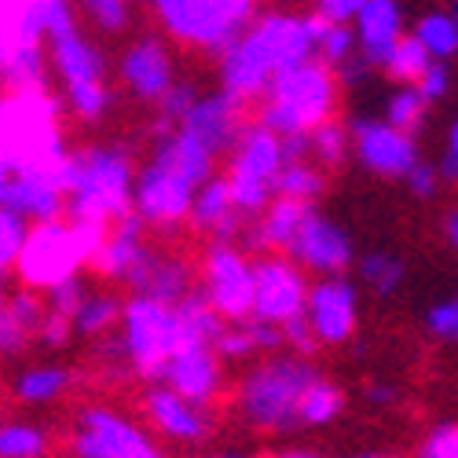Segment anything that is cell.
<instances>
[{
	"label": "cell",
	"instance_id": "6da1fadb",
	"mask_svg": "<svg viewBox=\"0 0 458 458\" xmlns=\"http://www.w3.org/2000/svg\"><path fill=\"white\" fill-rule=\"evenodd\" d=\"M323 22L316 15L268 12L253 15L246 30L220 52V89L239 99H260L276 73L316 59V37Z\"/></svg>",
	"mask_w": 458,
	"mask_h": 458
},
{
	"label": "cell",
	"instance_id": "7a4b0ae2",
	"mask_svg": "<svg viewBox=\"0 0 458 458\" xmlns=\"http://www.w3.org/2000/svg\"><path fill=\"white\" fill-rule=\"evenodd\" d=\"M216 173V155L191 132H155V150L132 176V213L147 227H176L187 220L195 191Z\"/></svg>",
	"mask_w": 458,
	"mask_h": 458
},
{
	"label": "cell",
	"instance_id": "3957f363",
	"mask_svg": "<svg viewBox=\"0 0 458 458\" xmlns=\"http://www.w3.org/2000/svg\"><path fill=\"white\" fill-rule=\"evenodd\" d=\"M132 176L136 162L129 147L92 143L78 155H66L59 169L63 187V216L92 227H106L132 206Z\"/></svg>",
	"mask_w": 458,
	"mask_h": 458
},
{
	"label": "cell",
	"instance_id": "277c9868",
	"mask_svg": "<svg viewBox=\"0 0 458 458\" xmlns=\"http://www.w3.org/2000/svg\"><path fill=\"white\" fill-rule=\"evenodd\" d=\"M316 374L319 367L304 356H264L242 374L235 389L239 418L257 433H272V437L293 433L301 393L309 389Z\"/></svg>",
	"mask_w": 458,
	"mask_h": 458
},
{
	"label": "cell",
	"instance_id": "5b68a950",
	"mask_svg": "<svg viewBox=\"0 0 458 458\" xmlns=\"http://www.w3.org/2000/svg\"><path fill=\"white\" fill-rule=\"evenodd\" d=\"M337 78L319 59H304L283 73H276L272 85L260 92L257 122L272 129L276 136L312 132L337 110Z\"/></svg>",
	"mask_w": 458,
	"mask_h": 458
},
{
	"label": "cell",
	"instance_id": "8992f818",
	"mask_svg": "<svg viewBox=\"0 0 458 458\" xmlns=\"http://www.w3.org/2000/svg\"><path fill=\"white\" fill-rule=\"evenodd\" d=\"M122 334L114 330L103 337V352L110 360L125 363L136 377L150 381L155 386L165 360L187 345L183 341V330H180V319H176V309L165 301H155V297H140L132 293L125 304H122Z\"/></svg>",
	"mask_w": 458,
	"mask_h": 458
},
{
	"label": "cell",
	"instance_id": "52a82bcc",
	"mask_svg": "<svg viewBox=\"0 0 458 458\" xmlns=\"http://www.w3.org/2000/svg\"><path fill=\"white\" fill-rule=\"evenodd\" d=\"M99 239H103V227L70 220V216L30 224V235H26L22 253L15 260V272H19L26 290L45 293L48 286L78 276L92 260Z\"/></svg>",
	"mask_w": 458,
	"mask_h": 458
},
{
	"label": "cell",
	"instance_id": "ba28073f",
	"mask_svg": "<svg viewBox=\"0 0 458 458\" xmlns=\"http://www.w3.org/2000/svg\"><path fill=\"white\" fill-rule=\"evenodd\" d=\"M283 169V150H279V136L272 129H264L260 122H246L239 140L227 150V195L232 206L239 209V216L253 220L264 213L276 199V176Z\"/></svg>",
	"mask_w": 458,
	"mask_h": 458
},
{
	"label": "cell",
	"instance_id": "9c48e42d",
	"mask_svg": "<svg viewBox=\"0 0 458 458\" xmlns=\"http://www.w3.org/2000/svg\"><path fill=\"white\" fill-rule=\"evenodd\" d=\"M147 8L169 37L213 55H220L253 19V12L235 0H147Z\"/></svg>",
	"mask_w": 458,
	"mask_h": 458
},
{
	"label": "cell",
	"instance_id": "30bf717a",
	"mask_svg": "<svg viewBox=\"0 0 458 458\" xmlns=\"http://www.w3.org/2000/svg\"><path fill=\"white\" fill-rule=\"evenodd\" d=\"M70 458H169L132 418L114 407H85L70 433Z\"/></svg>",
	"mask_w": 458,
	"mask_h": 458
},
{
	"label": "cell",
	"instance_id": "8fae6325",
	"mask_svg": "<svg viewBox=\"0 0 458 458\" xmlns=\"http://www.w3.org/2000/svg\"><path fill=\"white\" fill-rule=\"evenodd\" d=\"M224 323H242L253 309V260L235 242H213L202 257V290Z\"/></svg>",
	"mask_w": 458,
	"mask_h": 458
},
{
	"label": "cell",
	"instance_id": "7c38bea8",
	"mask_svg": "<svg viewBox=\"0 0 458 458\" xmlns=\"http://www.w3.org/2000/svg\"><path fill=\"white\" fill-rule=\"evenodd\" d=\"M286 257L297 264L304 276H316V279L345 276L356 264V242L337 220H330L327 213L309 206L304 216H301L297 235L286 246Z\"/></svg>",
	"mask_w": 458,
	"mask_h": 458
},
{
	"label": "cell",
	"instance_id": "4fadbf2b",
	"mask_svg": "<svg viewBox=\"0 0 458 458\" xmlns=\"http://www.w3.org/2000/svg\"><path fill=\"white\" fill-rule=\"evenodd\" d=\"M309 276L286 253H260L253 260V309L250 319L283 327L304 312Z\"/></svg>",
	"mask_w": 458,
	"mask_h": 458
},
{
	"label": "cell",
	"instance_id": "5bb4252c",
	"mask_svg": "<svg viewBox=\"0 0 458 458\" xmlns=\"http://www.w3.org/2000/svg\"><path fill=\"white\" fill-rule=\"evenodd\" d=\"M301 316L309 323L319 349L345 345L360 327V286L349 276H323L309 283V297H304Z\"/></svg>",
	"mask_w": 458,
	"mask_h": 458
},
{
	"label": "cell",
	"instance_id": "9a60e30c",
	"mask_svg": "<svg viewBox=\"0 0 458 458\" xmlns=\"http://www.w3.org/2000/svg\"><path fill=\"white\" fill-rule=\"evenodd\" d=\"M150 253H155V246L147 242V224L129 209L122 213L118 220H110L103 227V239L92 253V272L106 283H118V286H136V279L143 276Z\"/></svg>",
	"mask_w": 458,
	"mask_h": 458
},
{
	"label": "cell",
	"instance_id": "2e32d148",
	"mask_svg": "<svg viewBox=\"0 0 458 458\" xmlns=\"http://www.w3.org/2000/svg\"><path fill=\"white\" fill-rule=\"evenodd\" d=\"M349 143L363 169H370L381 180H403L411 165L418 162V143L414 136L393 129L386 118H360L349 122Z\"/></svg>",
	"mask_w": 458,
	"mask_h": 458
},
{
	"label": "cell",
	"instance_id": "e0dca14e",
	"mask_svg": "<svg viewBox=\"0 0 458 458\" xmlns=\"http://www.w3.org/2000/svg\"><path fill=\"white\" fill-rule=\"evenodd\" d=\"M158 381L165 389H173L176 396L199 403V407H213L224 393V360L213 352V345H202V341H187V345H180Z\"/></svg>",
	"mask_w": 458,
	"mask_h": 458
},
{
	"label": "cell",
	"instance_id": "ac0fdd59",
	"mask_svg": "<svg viewBox=\"0 0 458 458\" xmlns=\"http://www.w3.org/2000/svg\"><path fill=\"white\" fill-rule=\"evenodd\" d=\"M140 407H143V418L150 422V429L158 437H165L169 444L195 447V444H206L213 437V407H199V403L176 396L173 389L162 386V381L147 386Z\"/></svg>",
	"mask_w": 458,
	"mask_h": 458
},
{
	"label": "cell",
	"instance_id": "d6986e66",
	"mask_svg": "<svg viewBox=\"0 0 458 458\" xmlns=\"http://www.w3.org/2000/svg\"><path fill=\"white\" fill-rule=\"evenodd\" d=\"M242 125H246V99L224 92V89L209 92V96H199L195 106L187 110V118L180 122V129L191 132L202 147H209L216 158L232 150Z\"/></svg>",
	"mask_w": 458,
	"mask_h": 458
},
{
	"label": "cell",
	"instance_id": "ffe728a7",
	"mask_svg": "<svg viewBox=\"0 0 458 458\" xmlns=\"http://www.w3.org/2000/svg\"><path fill=\"white\" fill-rule=\"evenodd\" d=\"M118 78L136 99L158 103L176 81V59L162 37H140L136 45L125 48L118 63Z\"/></svg>",
	"mask_w": 458,
	"mask_h": 458
},
{
	"label": "cell",
	"instance_id": "44dd1931",
	"mask_svg": "<svg viewBox=\"0 0 458 458\" xmlns=\"http://www.w3.org/2000/svg\"><path fill=\"white\" fill-rule=\"evenodd\" d=\"M352 33H356V52L374 70H381V63L389 59L396 41L407 33V19H403L400 0H363L360 15L352 19Z\"/></svg>",
	"mask_w": 458,
	"mask_h": 458
},
{
	"label": "cell",
	"instance_id": "7402d4cb",
	"mask_svg": "<svg viewBox=\"0 0 458 458\" xmlns=\"http://www.w3.org/2000/svg\"><path fill=\"white\" fill-rule=\"evenodd\" d=\"M0 206L19 213L30 224L41 220H55L63 216V187H59V173H8L4 180V195Z\"/></svg>",
	"mask_w": 458,
	"mask_h": 458
},
{
	"label": "cell",
	"instance_id": "603a6c76",
	"mask_svg": "<svg viewBox=\"0 0 458 458\" xmlns=\"http://www.w3.org/2000/svg\"><path fill=\"white\" fill-rule=\"evenodd\" d=\"M187 220L195 224V232H206L213 242H235L239 232H242V216L239 209L232 206V195H227V183L224 176H209L195 199H191V209H187Z\"/></svg>",
	"mask_w": 458,
	"mask_h": 458
},
{
	"label": "cell",
	"instance_id": "cb8c5ba5",
	"mask_svg": "<svg viewBox=\"0 0 458 458\" xmlns=\"http://www.w3.org/2000/svg\"><path fill=\"white\" fill-rule=\"evenodd\" d=\"M309 206L301 202H290V199H272L264 206L260 216H253V227L246 235V250L250 253H286L290 239L297 235L301 227V216Z\"/></svg>",
	"mask_w": 458,
	"mask_h": 458
},
{
	"label": "cell",
	"instance_id": "d4e9b609",
	"mask_svg": "<svg viewBox=\"0 0 458 458\" xmlns=\"http://www.w3.org/2000/svg\"><path fill=\"white\" fill-rule=\"evenodd\" d=\"M191 290H195V272H191V264L176 253H158V250L150 253L143 276L132 286V293L155 297V301H165V304L183 301Z\"/></svg>",
	"mask_w": 458,
	"mask_h": 458
},
{
	"label": "cell",
	"instance_id": "484cf974",
	"mask_svg": "<svg viewBox=\"0 0 458 458\" xmlns=\"http://www.w3.org/2000/svg\"><path fill=\"white\" fill-rule=\"evenodd\" d=\"M283 349V334L272 323L260 319H242V323H224V330L213 341V352L220 360H253L264 352H279Z\"/></svg>",
	"mask_w": 458,
	"mask_h": 458
},
{
	"label": "cell",
	"instance_id": "4316f807",
	"mask_svg": "<svg viewBox=\"0 0 458 458\" xmlns=\"http://www.w3.org/2000/svg\"><path fill=\"white\" fill-rule=\"evenodd\" d=\"M341 411H345V393H341L330 377H323V370L309 381V389L301 393L297 403V429H323L330 422H337Z\"/></svg>",
	"mask_w": 458,
	"mask_h": 458
},
{
	"label": "cell",
	"instance_id": "83f0119b",
	"mask_svg": "<svg viewBox=\"0 0 458 458\" xmlns=\"http://www.w3.org/2000/svg\"><path fill=\"white\" fill-rule=\"evenodd\" d=\"M122 304L125 301L114 290H89L70 319V330L81 334V337H106L122 323Z\"/></svg>",
	"mask_w": 458,
	"mask_h": 458
},
{
	"label": "cell",
	"instance_id": "f1b7e54d",
	"mask_svg": "<svg viewBox=\"0 0 458 458\" xmlns=\"http://www.w3.org/2000/svg\"><path fill=\"white\" fill-rule=\"evenodd\" d=\"M66 389H70V370L59 363H37L15 377V400L30 403V407L59 403L66 396Z\"/></svg>",
	"mask_w": 458,
	"mask_h": 458
},
{
	"label": "cell",
	"instance_id": "f546056e",
	"mask_svg": "<svg viewBox=\"0 0 458 458\" xmlns=\"http://www.w3.org/2000/svg\"><path fill=\"white\" fill-rule=\"evenodd\" d=\"M356 276H360V286H367L374 297H393L407 283V264L389 250H374L356 257Z\"/></svg>",
	"mask_w": 458,
	"mask_h": 458
},
{
	"label": "cell",
	"instance_id": "4dcf8cb0",
	"mask_svg": "<svg viewBox=\"0 0 458 458\" xmlns=\"http://www.w3.org/2000/svg\"><path fill=\"white\" fill-rule=\"evenodd\" d=\"M327 191V173L316 162H283L276 176V199H290L301 206H316Z\"/></svg>",
	"mask_w": 458,
	"mask_h": 458
},
{
	"label": "cell",
	"instance_id": "1f68e13d",
	"mask_svg": "<svg viewBox=\"0 0 458 458\" xmlns=\"http://www.w3.org/2000/svg\"><path fill=\"white\" fill-rule=\"evenodd\" d=\"M414 41L422 45V52L429 55V59H444V63H451L454 59V52H458V19H454V12H426L422 19L414 22Z\"/></svg>",
	"mask_w": 458,
	"mask_h": 458
},
{
	"label": "cell",
	"instance_id": "d6a6232c",
	"mask_svg": "<svg viewBox=\"0 0 458 458\" xmlns=\"http://www.w3.org/2000/svg\"><path fill=\"white\" fill-rule=\"evenodd\" d=\"M176 309V319H180V330H183V341H202V345H213L216 334L224 330V319L206 304V297L199 290H191L183 301L173 304Z\"/></svg>",
	"mask_w": 458,
	"mask_h": 458
},
{
	"label": "cell",
	"instance_id": "836d02e7",
	"mask_svg": "<svg viewBox=\"0 0 458 458\" xmlns=\"http://www.w3.org/2000/svg\"><path fill=\"white\" fill-rule=\"evenodd\" d=\"M349 155H352V143H349V125L345 122L327 118L323 125H316L309 132V158L319 169H337Z\"/></svg>",
	"mask_w": 458,
	"mask_h": 458
},
{
	"label": "cell",
	"instance_id": "e575fe53",
	"mask_svg": "<svg viewBox=\"0 0 458 458\" xmlns=\"http://www.w3.org/2000/svg\"><path fill=\"white\" fill-rule=\"evenodd\" d=\"M52 440L33 422H0V458H48Z\"/></svg>",
	"mask_w": 458,
	"mask_h": 458
},
{
	"label": "cell",
	"instance_id": "d590c367",
	"mask_svg": "<svg viewBox=\"0 0 458 458\" xmlns=\"http://www.w3.org/2000/svg\"><path fill=\"white\" fill-rule=\"evenodd\" d=\"M426 63H429V55L422 52V45H418L411 33H403L396 41V48L389 52V59L381 63V70H386V78L396 85H414L418 73L426 70Z\"/></svg>",
	"mask_w": 458,
	"mask_h": 458
},
{
	"label": "cell",
	"instance_id": "8d00e7d4",
	"mask_svg": "<svg viewBox=\"0 0 458 458\" xmlns=\"http://www.w3.org/2000/svg\"><path fill=\"white\" fill-rule=\"evenodd\" d=\"M426 110H429V106L422 103V96H418L411 85H403V89L393 92L389 103H386V122H389L393 129L414 136L418 129H422V122H426Z\"/></svg>",
	"mask_w": 458,
	"mask_h": 458
},
{
	"label": "cell",
	"instance_id": "74e56055",
	"mask_svg": "<svg viewBox=\"0 0 458 458\" xmlns=\"http://www.w3.org/2000/svg\"><path fill=\"white\" fill-rule=\"evenodd\" d=\"M26 235H30V220L0 206V279H8V272H15Z\"/></svg>",
	"mask_w": 458,
	"mask_h": 458
},
{
	"label": "cell",
	"instance_id": "f35d334b",
	"mask_svg": "<svg viewBox=\"0 0 458 458\" xmlns=\"http://www.w3.org/2000/svg\"><path fill=\"white\" fill-rule=\"evenodd\" d=\"M352 55H356V33H352V26H327L323 22V30L316 37V59L323 66L337 70L341 63L352 59Z\"/></svg>",
	"mask_w": 458,
	"mask_h": 458
},
{
	"label": "cell",
	"instance_id": "ab89813d",
	"mask_svg": "<svg viewBox=\"0 0 458 458\" xmlns=\"http://www.w3.org/2000/svg\"><path fill=\"white\" fill-rule=\"evenodd\" d=\"M66 106L73 118H81V122H103L110 106H114V92L110 85H92V89H78V92H66L63 96Z\"/></svg>",
	"mask_w": 458,
	"mask_h": 458
},
{
	"label": "cell",
	"instance_id": "60d3db41",
	"mask_svg": "<svg viewBox=\"0 0 458 458\" xmlns=\"http://www.w3.org/2000/svg\"><path fill=\"white\" fill-rule=\"evenodd\" d=\"M89 290H92L89 279L78 272V276H70V279L48 286L41 297H45V309H48V312H55V316H63V319H73V312H78V304L85 301Z\"/></svg>",
	"mask_w": 458,
	"mask_h": 458
},
{
	"label": "cell",
	"instance_id": "b9f144b4",
	"mask_svg": "<svg viewBox=\"0 0 458 458\" xmlns=\"http://www.w3.org/2000/svg\"><path fill=\"white\" fill-rule=\"evenodd\" d=\"M195 99H199L195 85H187V81H173V89L155 103V106H158V125H155V132L176 129V125L187 118V110L195 106Z\"/></svg>",
	"mask_w": 458,
	"mask_h": 458
},
{
	"label": "cell",
	"instance_id": "7bdbcfd3",
	"mask_svg": "<svg viewBox=\"0 0 458 458\" xmlns=\"http://www.w3.org/2000/svg\"><path fill=\"white\" fill-rule=\"evenodd\" d=\"M85 19L99 30V33H122L129 30V0H81Z\"/></svg>",
	"mask_w": 458,
	"mask_h": 458
},
{
	"label": "cell",
	"instance_id": "ee69618b",
	"mask_svg": "<svg viewBox=\"0 0 458 458\" xmlns=\"http://www.w3.org/2000/svg\"><path fill=\"white\" fill-rule=\"evenodd\" d=\"M451 85H454V78H451V63H444V59H429L426 70L418 73V81H414L411 89L422 96L426 106H437L440 99L451 96Z\"/></svg>",
	"mask_w": 458,
	"mask_h": 458
},
{
	"label": "cell",
	"instance_id": "f6af8a7d",
	"mask_svg": "<svg viewBox=\"0 0 458 458\" xmlns=\"http://www.w3.org/2000/svg\"><path fill=\"white\" fill-rule=\"evenodd\" d=\"M426 330L433 341H440V345H454V337H458V301L454 297L437 301L426 312Z\"/></svg>",
	"mask_w": 458,
	"mask_h": 458
},
{
	"label": "cell",
	"instance_id": "bcb514c9",
	"mask_svg": "<svg viewBox=\"0 0 458 458\" xmlns=\"http://www.w3.org/2000/svg\"><path fill=\"white\" fill-rule=\"evenodd\" d=\"M414 458H458V426L454 422H437L426 440L418 444Z\"/></svg>",
	"mask_w": 458,
	"mask_h": 458
},
{
	"label": "cell",
	"instance_id": "7dc6e473",
	"mask_svg": "<svg viewBox=\"0 0 458 458\" xmlns=\"http://www.w3.org/2000/svg\"><path fill=\"white\" fill-rule=\"evenodd\" d=\"M403 183H407V191H411L418 202H433V199L440 195V183H444V180L437 176V169H433L429 162L418 158V162L411 165V173L403 176Z\"/></svg>",
	"mask_w": 458,
	"mask_h": 458
},
{
	"label": "cell",
	"instance_id": "c3c4849f",
	"mask_svg": "<svg viewBox=\"0 0 458 458\" xmlns=\"http://www.w3.org/2000/svg\"><path fill=\"white\" fill-rule=\"evenodd\" d=\"M279 334H283V345H286V349H293V356L312 360V356L319 352V345H316V337H312L309 323H304V316H297V319L283 323V327H279Z\"/></svg>",
	"mask_w": 458,
	"mask_h": 458
},
{
	"label": "cell",
	"instance_id": "681fc988",
	"mask_svg": "<svg viewBox=\"0 0 458 458\" xmlns=\"http://www.w3.org/2000/svg\"><path fill=\"white\" fill-rule=\"evenodd\" d=\"M363 0H316V19L327 26H352V19L360 15Z\"/></svg>",
	"mask_w": 458,
	"mask_h": 458
},
{
	"label": "cell",
	"instance_id": "f907efd6",
	"mask_svg": "<svg viewBox=\"0 0 458 458\" xmlns=\"http://www.w3.org/2000/svg\"><path fill=\"white\" fill-rule=\"evenodd\" d=\"M70 319H63V316H55V312H48L45 309V319H41V327H37V345H41V349H52V352H59L63 345H66V341H70Z\"/></svg>",
	"mask_w": 458,
	"mask_h": 458
},
{
	"label": "cell",
	"instance_id": "816d5d0a",
	"mask_svg": "<svg viewBox=\"0 0 458 458\" xmlns=\"http://www.w3.org/2000/svg\"><path fill=\"white\" fill-rule=\"evenodd\" d=\"M437 176L444 183H454L458 180V122L451 118L447 129H444V147H440V158H437Z\"/></svg>",
	"mask_w": 458,
	"mask_h": 458
},
{
	"label": "cell",
	"instance_id": "f5cc1de1",
	"mask_svg": "<svg viewBox=\"0 0 458 458\" xmlns=\"http://www.w3.org/2000/svg\"><path fill=\"white\" fill-rule=\"evenodd\" d=\"M374 73V66L356 52L352 59H345L337 70H334V78H337V85H349V89H360V85H367V78Z\"/></svg>",
	"mask_w": 458,
	"mask_h": 458
},
{
	"label": "cell",
	"instance_id": "db71d44e",
	"mask_svg": "<svg viewBox=\"0 0 458 458\" xmlns=\"http://www.w3.org/2000/svg\"><path fill=\"white\" fill-rule=\"evenodd\" d=\"M367 403L370 407H393V403H400V389L393 386V381H370L367 386Z\"/></svg>",
	"mask_w": 458,
	"mask_h": 458
},
{
	"label": "cell",
	"instance_id": "11a10c76",
	"mask_svg": "<svg viewBox=\"0 0 458 458\" xmlns=\"http://www.w3.org/2000/svg\"><path fill=\"white\" fill-rule=\"evenodd\" d=\"M15 45L12 33V0H0V52H8Z\"/></svg>",
	"mask_w": 458,
	"mask_h": 458
},
{
	"label": "cell",
	"instance_id": "9f6ffc18",
	"mask_svg": "<svg viewBox=\"0 0 458 458\" xmlns=\"http://www.w3.org/2000/svg\"><path fill=\"white\" fill-rule=\"evenodd\" d=\"M444 242L447 246H458V209H447L444 213Z\"/></svg>",
	"mask_w": 458,
	"mask_h": 458
},
{
	"label": "cell",
	"instance_id": "6f0895ef",
	"mask_svg": "<svg viewBox=\"0 0 458 458\" xmlns=\"http://www.w3.org/2000/svg\"><path fill=\"white\" fill-rule=\"evenodd\" d=\"M272 458H327L319 451H309V447H286V451H276Z\"/></svg>",
	"mask_w": 458,
	"mask_h": 458
},
{
	"label": "cell",
	"instance_id": "680465c9",
	"mask_svg": "<svg viewBox=\"0 0 458 458\" xmlns=\"http://www.w3.org/2000/svg\"><path fill=\"white\" fill-rule=\"evenodd\" d=\"M195 458H253V454H242V451H213V454H195Z\"/></svg>",
	"mask_w": 458,
	"mask_h": 458
},
{
	"label": "cell",
	"instance_id": "91938a15",
	"mask_svg": "<svg viewBox=\"0 0 458 458\" xmlns=\"http://www.w3.org/2000/svg\"><path fill=\"white\" fill-rule=\"evenodd\" d=\"M4 301H8V286H4V279H0V312H4Z\"/></svg>",
	"mask_w": 458,
	"mask_h": 458
},
{
	"label": "cell",
	"instance_id": "94428289",
	"mask_svg": "<svg viewBox=\"0 0 458 458\" xmlns=\"http://www.w3.org/2000/svg\"><path fill=\"white\" fill-rule=\"evenodd\" d=\"M352 458H389V454H374V451H367V454H352Z\"/></svg>",
	"mask_w": 458,
	"mask_h": 458
}]
</instances>
